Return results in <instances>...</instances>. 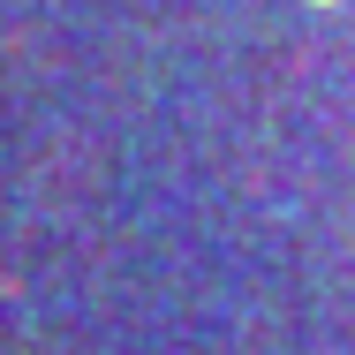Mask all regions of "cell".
Returning <instances> with one entry per match:
<instances>
[{
  "instance_id": "obj_1",
  "label": "cell",
  "mask_w": 355,
  "mask_h": 355,
  "mask_svg": "<svg viewBox=\"0 0 355 355\" xmlns=\"http://www.w3.org/2000/svg\"><path fill=\"white\" fill-rule=\"evenodd\" d=\"M310 8H333V0H310Z\"/></svg>"
}]
</instances>
